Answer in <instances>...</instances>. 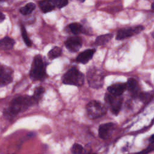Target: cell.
I'll return each mask as SVG.
<instances>
[{"mask_svg": "<svg viewBox=\"0 0 154 154\" xmlns=\"http://www.w3.org/2000/svg\"><path fill=\"white\" fill-rule=\"evenodd\" d=\"M35 5L32 2H29L20 9V12L23 15H28L31 14L35 9Z\"/></svg>", "mask_w": 154, "mask_h": 154, "instance_id": "17", "label": "cell"}, {"mask_svg": "<svg viewBox=\"0 0 154 154\" xmlns=\"http://www.w3.org/2000/svg\"><path fill=\"white\" fill-rule=\"evenodd\" d=\"M55 7L61 8L68 4V0H50Z\"/></svg>", "mask_w": 154, "mask_h": 154, "instance_id": "23", "label": "cell"}, {"mask_svg": "<svg viewBox=\"0 0 154 154\" xmlns=\"http://www.w3.org/2000/svg\"><path fill=\"white\" fill-rule=\"evenodd\" d=\"M113 35L111 34H106L98 36L95 40V43L97 45H103L108 43L112 38Z\"/></svg>", "mask_w": 154, "mask_h": 154, "instance_id": "16", "label": "cell"}, {"mask_svg": "<svg viewBox=\"0 0 154 154\" xmlns=\"http://www.w3.org/2000/svg\"><path fill=\"white\" fill-rule=\"evenodd\" d=\"M29 75L31 78L34 81H42L46 78V67L40 55H37L34 57Z\"/></svg>", "mask_w": 154, "mask_h": 154, "instance_id": "2", "label": "cell"}, {"mask_svg": "<svg viewBox=\"0 0 154 154\" xmlns=\"http://www.w3.org/2000/svg\"><path fill=\"white\" fill-rule=\"evenodd\" d=\"M0 1H1V0H0Z\"/></svg>", "mask_w": 154, "mask_h": 154, "instance_id": "28", "label": "cell"}, {"mask_svg": "<svg viewBox=\"0 0 154 154\" xmlns=\"http://www.w3.org/2000/svg\"><path fill=\"white\" fill-rule=\"evenodd\" d=\"M15 44V41L9 37H5L3 38L0 39V49L8 51L11 49Z\"/></svg>", "mask_w": 154, "mask_h": 154, "instance_id": "14", "label": "cell"}, {"mask_svg": "<svg viewBox=\"0 0 154 154\" xmlns=\"http://www.w3.org/2000/svg\"><path fill=\"white\" fill-rule=\"evenodd\" d=\"M126 90V83H116L108 87L109 93L115 96H121Z\"/></svg>", "mask_w": 154, "mask_h": 154, "instance_id": "12", "label": "cell"}, {"mask_svg": "<svg viewBox=\"0 0 154 154\" xmlns=\"http://www.w3.org/2000/svg\"><path fill=\"white\" fill-rule=\"evenodd\" d=\"M13 80V70L8 66L0 65V87L11 83Z\"/></svg>", "mask_w": 154, "mask_h": 154, "instance_id": "8", "label": "cell"}, {"mask_svg": "<svg viewBox=\"0 0 154 154\" xmlns=\"http://www.w3.org/2000/svg\"><path fill=\"white\" fill-rule=\"evenodd\" d=\"M126 89L134 97H138L140 93L138 82L134 78L128 79L126 83Z\"/></svg>", "mask_w": 154, "mask_h": 154, "instance_id": "11", "label": "cell"}, {"mask_svg": "<svg viewBox=\"0 0 154 154\" xmlns=\"http://www.w3.org/2000/svg\"><path fill=\"white\" fill-rule=\"evenodd\" d=\"M95 51L96 50L94 49H90L85 50L84 51L80 53L78 55V57L76 58V61L82 64H86L92 58L95 52Z\"/></svg>", "mask_w": 154, "mask_h": 154, "instance_id": "13", "label": "cell"}, {"mask_svg": "<svg viewBox=\"0 0 154 154\" xmlns=\"http://www.w3.org/2000/svg\"><path fill=\"white\" fill-rule=\"evenodd\" d=\"M38 5L42 11L46 13L54 9L55 6L50 0H41L38 2Z\"/></svg>", "mask_w": 154, "mask_h": 154, "instance_id": "15", "label": "cell"}, {"mask_svg": "<svg viewBox=\"0 0 154 154\" xmlns=\"http://www.w3.org/2000/svg\"><path fill=\"white\" fill-rule=\"evenodd\" d=\"M87 154H96V153H87Z\"/></svg>", "mask_w": 154, "mask_h": 154, "instance_id": "27", "label": "cell"}, {"mask_svg": "<svg viewBox=\"0 0 154 154\" xmlns=\"http://www.w3.org/2000/svg\"><path fill=\"white\" fill-rule=\"evenodd\" d=\"M143 29H144V27L141 25L120 29V30H119V31L117 33L116 39L123 40L124 38L132 37L133 35H135L140 33Z\"/></svg>", "mask_w": 154, "mask_h": 154, "instance_id": "7", "label": "cell"}, {"mask_svg": "<svg viewBox=\"0 0 154 154\" xmlns=\"http://www.w3.org/2000/svg\"><path fill=\"white\" fill-rule=\"evenodd\" d=\"M106 111V107L99 101H90L86 106L87 115L91 119L100 118L103 116Z\"/></svg>", "mask_w": 154, "mask_h": 154, "instance_id": "5", "label": "cell"}, {"mask_svg": "<svg viewBox=\"0 0 154 154\" xmlns=\"http://www.w3.org/2000/svg\"><path fill=\"white\" fill-rule=\"evenodd\" d=\"M115 129V125L112 123L102 124L99 128V135L102 139H107Z\"/></svg>", "mask_w": 154, "mask_h": 154, "instance_id": "10", "label": "cell"}, {"mask_svg": "<svg viewBox=\"0 0 154 154\" xmlns=\"http://www.w3.org/2000/svg\"><path fill=\"white\" fill-rule=\"evenodd\" d=\"M78 1H79L81 2H83L85 1V0H78Z\"/></svg>", "mask_w": 154, "mask_h": 154, "instance_id": "26", "label": "cell"}, {"mask_svg": "<svg viewBox=\"0 0 154 154\" xmlns=\"http://www.w3.org/2000/svg\"><path fill=\"white\" fill-rule=\"evenodd\" d=\"M62 81L65 84L81 86L84 84V76L76 67H72L64 74Z\"/></svg>", "mask_w": 154, "mask_h": 154, "instance_id": "3", "label": "cell"}, {"mask_svg": "<svg viewBox=\"0 0 154 154\" xmlns=\"http://www.w3.org/2000/svg\"><path fill=\"white\" fill-rule=\"evenodd\" d=\"M21 34H22V38L25 42V43L26 45L27 46L30 47L32 45V42L31 41V40L29 39L28 34L26 32V29L24 27L23 25H21Z\"/></svg>", "mask_w": 154, "mask_h": 154, "instance_id": "21", "label": "cell"}, {"mask_svg": "<svg viewBox=\"0 0 154 154\" xmlns=\"http://www.w3.org/2000/svg\"><path fill=\"white\" fill-rule=\"evenodd\" d=\"M87 79L91 87L99 88L102 87L103 84L104 73L102 70L92 67L89 69L87 73Z\"/></svg>", "mask_w": 154, "mask_h": 154, "instance_id": "4", "label": "cell"}, {"mask_svg": "<svg viewBox=\"0 0 154 154\" xmlns=\"http://www.w3.org/2000/svg\"><path fill=\"white\" fill-rule=\"evenodd\" d=\"M5 16L4 14L0 11V23L2 22L5 20Z\"/></svg>", "mask_w": 154, "mask_h": 154, "instance_id": "25", "label": "cell"}, {"mask_svg": "<svg viewBox=\"0 0 154 154\" xmlns=\"http://www.w3.org/2000/svg\"><path fill=\"white\" fill-rule=\"evenodd\" d=\"M105 102L106 106L114 114H117L122 108L123 98L121 96H115L110 93L105 95Z\"/></svg>", "mask_w": 154, "mask_h": 154, "instance_id": "6", "label": "cell"}, {"mask_svg": "<svg viewBox=\"0 0 154 154\" xmlns=\"http://www.w3.org/2000/svg\"><path fill=\"white\" fill-rule=\"evenodd\" d=\"M68 26L73 34H78L81 32L82 30V26L79 23H72Z\"/></svg>", "mask_w": 154, "mask_h": 154, "instance_id": "19", "label": "cell"}, {"mask_svg": "<svg viewBox=\"0 0 154 154\" xmlns=\"http://www.w3.org/2000/svg\"><path fill=\"white\" fill-rule=\"evenodd\" d=\"M84 151L83 147L79 144L75 143L73 145L71 149V152L73 154H82Z\"/></svg>", "mask_w": 154, "mask_h": 154, "instance_id": "22", "label": "cell"}, {"mask_svg": "<svg viewBox=\"0 0 154 154\" xmlns=\"http://www.w3.org/2000/svg\"><path fill=\"white\" fill-rule=\"evenodd\" d=\"M45 92V89L42 87H37L35 90L33 96H32L35 102H37L42 97Z\"/></svg>", "mask_w": 154, "mask_h": 154, "instance_id": "20", "label": "cell"}, {"mask_svg": "<svg viewBox=\"0 0 154 154\" xmlns=\"http://www.w3.org/2000/svg\"><path fill=\"white\" fill-rule=\"evenodd\" d=\"M35 103L32 97L28 96H20L11 100L9 111L13 114H16L27 109L29 106Z\"/></svg>", "mask_w": 154, "mask_h": 154, "instance_id": "1", "label": "cell"}, {"mask_svg": "<svg viewBox=\"0 0 154 154\" xmlns=\"http://www.w3.org/2000/svg\"><path fill=\"white\" fill-rule=\"evenodd\" d=\"M153 149V143H151L150 146H149L147 149H146L143 150V151H141V152H140L139 153H137L136 154H147L149 152L152 151Z\"/></svg>", "mask_w": 154, "mask_h": 154, "instance_id": "24", "label": "cell"}, {"mask_svg": "<svg viewBox=\"0 0 154 154\" xmlns=\"http://www.w3.org/2000/svg\"><path fill=\"white\" fill-rule=\"evenodd\" d=\"M61 54V49L58 46H55L50 50V51L48 54V55L50 59H55L60 57Z\"/></svg>", "mask_w": 154, "mask_h": 154, "instance_id": "18", "label": "cell"}, {"mask_svg": "<svg viewBox=\"0 0 154 154\" xmlns=\"http://www.w3.org/2000/svg\"><path fill=\"white\" fill-rule=\"evenodd\" d=\"M82 41L78 36H72L69 37L65 42L66 47L71 52H77L82 46Z\"/></svg>", "mask_w": 154, "mask_h": 154, "instance_id": "9", "label": "cell"}]
</instances>
